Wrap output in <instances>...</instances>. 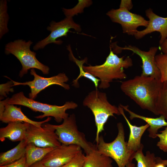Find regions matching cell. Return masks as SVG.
Here are the masks:
<instances>
[{"mask_svg":"<svg viewBox=\"0 0 167 167\" xmlns=\"http://www.w3.org/2000/svg\"><path fill=\"white\" fill-rule=\"evenodd\" d=\"M145 14L149 19L147 26L143 30L138 31L134 36L136 39H139L152 32H159L161 36L160 45L167 38V17H163L156 15L151 8L146 11Z\"/></svg>","mask_w":167,"mask_h":167,"instance_id":"obj_14","label":"cell"},{"mask_svg":"<svg viewBox=\"0 0 167 167\" xmlns=\"http://www.w3.org/2000/svg\"><path fill=\"white\" fill-rule=\"evenodd\" d=\"M11 81L7 83L0 84V99H2V98L6 97V95L9 94V92H13V89L11 88L13 84V82Z\"/></svg>","mask_w":167,"mask_h":167,"instance_id":"obj_29","label":"cell"},{"mask_svg":"<svg viewBox=\"0 0 167 167\" xmlns=\"http://www.w3.org/2000/svg\"><path fill=\"white\" fill-rule=\"evenodd\" d=\"M53 126L61 144L79 146L84 150L86 155L96 149V145L88 141L84 133L78 130L74 113L64 119L61 124Z\"/></svg>","mask_w":167,"mask_h":167,"instance_id":"obj_7","label":"cell"},{"mask_svg":"<svg viewBox=\"0 0 167 167\" xmlns=\"http://www.w3.org/2000/svg\"><path fill=\"white\" fill-rule=\"evenodd\" d=\"M71 29H74L78 32H80L81 30L80 25L76 23L72 17H66L58 22L52 21L47 28V30L50 32V34L45 38L37 42L33 47V49L37 50L43 49L47 45L51 43L61 44L62 41L57 39L66 36Z\"/></svg>","mask_w":167,"mask_h":167,"instance_id":"obj_11","label":"cell"},{"mask_svg":"<svg viewBox=\"0 0 167 167\" xmlns=\"http://www.w3.org/2000/svg\"><path fill=\"white\" fill-rule=\"evenodd\" d=\"M158 115L167 119V81L162 82L156 105Z\"/></svg>","mask_w":167,"mask_h":167,"instance_id":"obj_24","label":"cell"},{"mask_svg":"<svg viewBox=\"0 0 167 167\" xmlns=\"http://www.w3.org/2000/svg\"><path fill=\"white\" fill-rule=\"evenodd\" d=\"M29 167H48L45 165L41 161L37 162L31 165Z\"/></svg>","mask_w":167,"mask_h":167,"instance_id":"obj_34","label":"cell"},{"mask_svg":"<svg viewBox=\"0 0 167 167\" xmlns=\"http://www.w3.org/2000/svg\"><path fill=\"white\" fill-rule=\"evenodd\" d=\"M155 167H161V166H156Z\"/></svg>","mask_w":167,"mask_h":167,"instance_id":"obj_36","label":"cell"},{"mask_svg":"<svg viewBox=\"0 0 167 167\" xmlns=\"http://www.w3.org/2000/svg\"><path fill=\"white\" fill-rule=\"evenodd\" d=\"M25 140L28 144L32 143L42 148H55L61 145L53 124L49 123L39 127L30 124L27 129Z\"/></svg>","mask_w":167,"mask_h":167,"instance_id":"obj_8","label":"cell"},{"mask_svg":"<svg viewBox=\"0 0 167 167\" xmlns=\"http://www.w3.org/2000/svg\"><path fill=\"white\" fill-rule=\"evenodd\" d=\"M9 16L7 13V1L6 0L0 1V39L9 32L7 24Z\"/></svg>","mask_w":167,"mask_h":167,"instance_id":"obj_25","label":"cell"},{"mask_svg":"<svg viewBox=\"0 0 167 167\" xmlns=\"http://www.w3.org/2000/svg\"><path fill=\"white\" fill-rule=\"evenodd\" d=\"M156 163H161L167 166V159L164 160L158 157H156Z\"/></svg>","mask_w":167,"mask_h":167,"instance_id":"obj_33","label":"cell"},{"mask_svg":"<svg viewBox=\"0 0 167 167\" xmlns=\"http://www.w3.org/2000/svg\"><path fill=\"white\" fill-rule=\"evenodd\" d=\"M32 43L30 40L26 41L18 39L8 43L5 46V53L15 56L22 65V69L19 74L20 78L27 74L30 69H37L44 74L49 73V67L40 62L36 57V53L30 50Z\"/></svg>","mask_w":167,"mask_h":167,"instance_id":"obj_5","label":"cell"},{"mask_svg":"<svg viewBox=\"0 0 167 167\" xmlns=\"http://www.w3.org/2000/svg\"><path fill=\"white\" fill-rule=\"evenodd\" d=\"M143 146L135 152L132 156L137 162V167H155L156 164L155 154L147 151L145 155L143 152Z\"/></svg>","mask_w":167,"mask_h":167,"instance_id":"obj_23","label":"cell"},{"mask_svg":"<svg viewBox=\"0 0 167 167\" xmlns=\"http://www.w3.org/2000/svg\"><path fill=\"white\" fill-rule=\"evenodd\" d=\"M86 155L80 151L72 159L62 167H83Z\"/></svg>","mask_w":167,"mask_h":167,"instance_id":"obj_27","label":"cell"},{"mask_svg":"<svg viewBox=\"0 0 167 167\" xmlns=\"http://www.w3.org/2000/svg\"><path fill=\"white\" fill-rule=\"evenodd\" d=\"M105 62L102 64L87 66H84V70L99 78L101 83L98 87L100 89H106L110 86V83L114 79H123L127 77L124 68H128L133 65L131 58L125 56L119 57L112 50Z\"/></svg>","mask_w":167,"mask_h":167,"instance_id":"obj_2","label":"cell"},{"mask_svg":"<svg viewBox=\"0 0 167 167\" xmlns=\"http://www.w3.org/2000/svg\"><path fill=\"white\" fill-rule=\"evenodd\" d=\"M110 158L102 154L96 149L86 155L83 167H113Z\"/></svg>","mask_w":167,"mask_h":167,"instance_id":"obj_21","label":"cell"},{"mask_svg":"<svg viewBox=\"0 0 167 167\" xmlns=\"http://www.w3.org/2000/svg\"><path fill=\"white\" fill-rule=\"evenodd\" d=\"M54 148H42L32 143L27 144L26 148L25 156L28 167L33 164L41 161Z\"/></svg>","mask_w":167,"mask_h":167,"instance_id":"obj_20","label":"cell"},{"mask_svg":"<svg viewBox=\"0 0 167 167\" xmlns=\"http://www.w3.org/2000/svg\"><path fill=\"white\" fill-rule=\"evenodd\" d=\"M81 149L77 145L61 144L54 148L41 161L48 167H62L72 159Z\"/></svg>","mask_w":167,"mask_h":167,"instance_id":"obj_13","label":"cell"},{"mask_svg":"<svg viewBox=\"0 0 167 167\" xmlns=\"http://www.w3.org/2000/svg\"><path fill=\"white\" fill-rule=\"evenodd\" d=\"M113 50L115 54H119L122 50H128L138 55L141 58L142 65V72L141 75L145 76H151L160 79L161 74L156 63V54L159 48L153 47L150 48L149 51L142 50L137 47L131 45L121 47L116 45Z\"/></svg>","mask_w":167,"mask_h":167,"instance_id":"obj_12","label":"cell"},{"mask_svg":"<svg viewBox=\"0 0 167 167\" xmlns=\"http://www.w3.org/2000/svg\"><path fill=\"white\" fill-rule=\"evenodd\" d=\"M133 5L131 0H122L119 7L125 8L129 11L132 9Z\"/></svg>","mask_w":167,"mask_h":167,"instance_id":"obj_31","label":"cell"},{"mask_svg":"<svg viewBox=\"0 0 167 167\" xmlns=\"http://www.w3.org/2000/svg\"><path fill=\"white\" fill-rule=\"evenodd\" d=\"M160 45L159 48L163 54H167V38Z\"/></svg>","mask_w":167,"mask_h":167,"instance_id":"obj_32","label":"cell"},{"mask_svg":"<svg viewBox=\"0 0 167 167\" xmlns=\"http://www.w3.org/2000/svg\"><path fill=\"white\" fill-rule=\"evenodd\" d=\"M156 136L159 138L157 146L163 152H167V126L160 133H157Z\"/></svg>","mask_w":167,"mask_h":167,"instance_id":"obj_28","label":"cell"},{"mask_svg":"<svg viewBox=\"0 0 167 167\" xmlns=\"http://www.w3.org/2000/svg\"><path fill=\"white\" fill-rule=\"evenodd\" d=\"M0 167H28L27 165L25 155L20 159L10 164Z\"/></svg>","mask_w":167,"mask_h":167,"instance_id":"obj_30","label":"cell"},{"mask_svg":"<svg viewBox=\"0 0 167 167\" xmlns=\"http://www.w3.org/2000/svg\"><path fill=\"white\" fill-rule=\"evenodd\" d=\"M67 49L69 51V57L70 59L74 62L79 67V74L78 77L72 81V85L75 87L78 88L79 85L78 83V80L81 78L84 77L91 80L94 84L96 89H97L99 82L100 79L94 77L93 75L85 71L83 68V64L84 63L87 62V58H85L82 60H79L76 58L74 56L71 49L70 45L67 46Z\"/></svg>","mask_w":167,"mask_h":167,"instance_id":"obj_22","label":"cell"},{"mask_svg":"<svg viewBox=\"0 0 167 167\" xmlns=\"http://www.w3.org/2000/svg\"><path fill=\"white\" fill-rule=\"evenodd\" d=\"M83 104L91 110L94 116L96 127L95 141L97 144L100 134L104 131L105 124L109 117L121 113L118 107L109 102L106 93L96 89L88 94L84 99Z\"/></svg>","mask_w":167,"mask_h":167,"instance_id":"obj_4","label":"cell"},{"mask_svg":"<svg viewBox=\"0 0 167 167\" xmlns=\"http://www.w3.org/2000/svg\"><path fill=\"white\" fill-rule=\"evenodd\" d=\"M156 63L161 74L162 82L167 81V54L161 53L155 57Z\"/></svg>","mask_w":167,"mask_h":167,"instance_id":"obj_26","label":"cell"},{"mask_svg":"<svg viewBox=\"0 0 167 167\" xmlns=\"http://www.w3.org/2000/svg\"><path fill=\"white\" fill-rule=\"evenodd\" d=\"M118 108L121 114L126 122L130 130L129 136L127 142V148L130 152L134 153L143 146L141 143V137L149 126L148 124L139 126L132 125L126 116L123 108L120 105Z\"/></svg>","mask_w":167,"mask_h":167,"instance_id":"obj_16","label":"cell"},{"mask_svg":"<svg viewBox=\"0 0 167 167\" xmlns=\"http://www.w3.org/2000/svg\"><path fill=\"white\" fill-rule=\"evenodd\" d=\"M0 101L3 103L22 105L34 111L41 112L43 114L35 118L42 119L46 117H52L58 123L61 122L69 116L68 113L66 112V110L74 109L78 106L77 103L72 101H66L62 106L42 103L27 97L22 92L14 94L10 98Z\"/></svg>","mask_w":167,"mask_h":167,"instance_id":"obj_3","label":"cell"},{"mask_svg":"<svg viewBox=\"0 0 167 167\" xmlns=\"http://www.w3.org/2000/svg\"><path fill=\"white\" fill-rule=\"evenodd\" d=\"M112 22L121 24L123 32L128 35H134L139 26L147 27L148 21L142 16L131 12L128 9L122 7L118 9H112L106 13Z\"/></svg>","mask_w":167,"mask_h":167,"instance_id":"obj_10","label":"cell"},{"mask_svg":"<svg viewBox=\"0 0 167 167\" xmlns=\"http://www.w3.org/2000/svg\"><path fill=\"white\" fill-rule=\"evenodd\" d=\"M120 105L124 110L129 113L131 120L138 118L144 121L147 123L149 126L148 131L149 132L148 136L150 138L153 139L156 138V134L158 133V130L163 126H167V122L162 115H160L159 117L156 118L146 117L137 114L131 110L129 109L128 105H124L121 104Z\"/></svg>","mask_w":167,"mask_h":167,"instance_id":"obj_18","label":"cell"},{"mask_svg":"<svg viewBox=\"0 0 167 167\" xmlns=\"http://www.w3.org/2000/svg\"><path fill=\"white\" fill-rule=\"evenodd\" d=\"M0 103L4 105V111L0 114V120L3 123H8L15 122H25L39 127L42 126L43 124L51 119V117H48L43 121H34L28 118L23 113L20 107H18L14 105L3 103L1 101Z\"/></svg>","mask_w":167,"mask_h":167,"instance_id":"obj_15","label":"cell"},{"mask_svg":"<svg viewBox=\"0 0 167 167\" xmlns=\"http://www.w3.org/2000/svg\"><path fill=\"white\" fill-rule=\"evenodd\" d=\"M162 84L160 79L140 75L122 82L120 88L142 109L158 115L157 102Z\"/></svg>","mask_w":167,"mask_h":167,"instance_id":"obj_1","label":"cell"},{"mask_svg":"<svg viewBox=\"0 0 167 167\" xmlns=\"http://www.w3.org/2000/svg\"><path fill=\"white\" fill-rule=\"evenodd\" d=\"M126 167H136L135 164L132 163V162H130L126 166Z\"/></svg>","mask_w":167,"mask_h":167,"instance_id":"obj_35","label":"cell"},{"mask_svg":"<svg viewBox=\"0 0 167 167\" xmlns=\"http://www.w3.org/2000/svg\"><path fill=\"white\" fill-rule=\"evenodd\" d=\"M30 124L19 122L8 123L6 126L0 129V140L3 142L6 138L13 142L24 140L27 129Z\"/></svg>","mask_w":167,"mask_h":167,"instance_id":"obj_17","label":"cell"},{"mask_svg":"<svg viewBox=\"0 0 167 167\" xmlns=\"http://www.w3.org/2000/svg\"><path fill=\"white\" fill-rule=\"evenodd\" d=\"M118 134L115 139L110 143L106 142L102 136H100L96 148L100 153L113 159L118 167H126L132 160L133 153L127 148L125 140L123 126L121 122L117 123Z\"/></svg>","mask_w":167,"mask_h":167,"instance_id":"obj_6","label":"cell"},{"mask_svg":"<svg viewBox=\"0 0 167 167\" xmlns=\"http://www.w3.org/2000/svg\"><path fill=\"white\" fill-rule=\"evenodd\" d=\"M30 73L33 76V79L24 83L16 82L7 76L5 77L13 82L12 86L19 85H28L31 90V92L28 94L29 98L32 100L36 98L37 95L40 92L51 85H58L66 90H68L70 89L69 85L65 83L68 81L69 78L64 73H60L49 78H45L38 75L34 69L31 70Z\"/></svg>","mask_w":167,"mask_h":167,"instance_id":"obj_9","label":"cell"},{"mask_svg":"<svg viewBox=\"0 0 167 167\" xmlns=\"http://www.w3.org/2000/svg\"><path fill=\"white\" fill-rule=\"evenodd\" d=\"M24 139L19 142L15 147L0 154V166L11 164L20 159L25 155L27 145Z\"/></svg>","mask_w":167,"mask_h":167,"instance_id":"obj_19","label":"cell"}]
</instances>
